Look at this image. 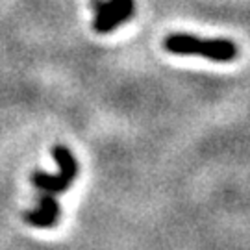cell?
<instances>
[{
	"mask_svg": "<svg viewBox=\"0 0 250 250\" xmlns=\"http://www.w3.org/2000/svg\"><path fill=\"white\" fill-rule=\"evenodd\" d=\"M165 48L178 56H200L211 62H233L237 46L228 39H200L189 34H170L165 37Z\"/></svg>",
	"mask_w": 250,
	"mask_h": 250,
	"instance_id": "6da1fadb",
	"label": "cell"
},
{
	"mask_svg": "<svg viewBox=\"0 0 250 250\" xmlns=\"http://www.w3.org/2000/svg\"><path fill=\"white\" fill-rule=\"evenodd\" d=\"M135 0H107L97 6V15L93 21V30L97 34H109L125 21L134 15Z\"/></svg>",
	"mask_w": 250,
	"mask_h": 250,
	"instance_id": "7a4b0ae2",
	"label": "cell"
},
{
	"mask_svg": "<svg viewBox=\"0 0 250 250\" xmlns=\"http://www.w3.org/2000/svg\"><path fill=\"white\" fill-rule=\"evenodd\" d=\"M60 204L56 197L39 193L37 197V208L32 211H24V221L36 228H52L60 221Z\"/></svg>",
	"mask_w": 250,
	"mask_h": 250,
	"instance_id": "3957f363",
	"label": "cell"
},
{
	"mask_svg": "<svg viewBox=\"0 0 250 250\" xmlns=\"http://www.w3.org/2000/svg\"><path fill=\"white\" fill-rule=\"evenodd\" d=\"M32 184L36 186V189L39 193H46V195H60V193H65L67 189L71 188V180L67 176H63L62 172L60 174H48V172H43V170H34L32 172Z\"/></svg>",
	"mask_w": 250,
	"mask_h": 250,
	"instance_id": "277c9868",
	"label": "cell"
},
{
	"mask_svg": "<svg viewBox=\"0 0 250 250\" xmlns=\"http://www.w3.org/2000/svg\"><path fill=\"white\" fill-rule=\"evenodd\" d=\"M52 156L58 163V167H60V172L63 176H67L71 182H74L78 176V161L72 156V152L63 145H58L52 148Z\"/></svg>",
	"mask_w": 250,
	"mask_h": 250,
	"instance_id": "5b68a950",
	"label": "cell"
}]
</instances>
